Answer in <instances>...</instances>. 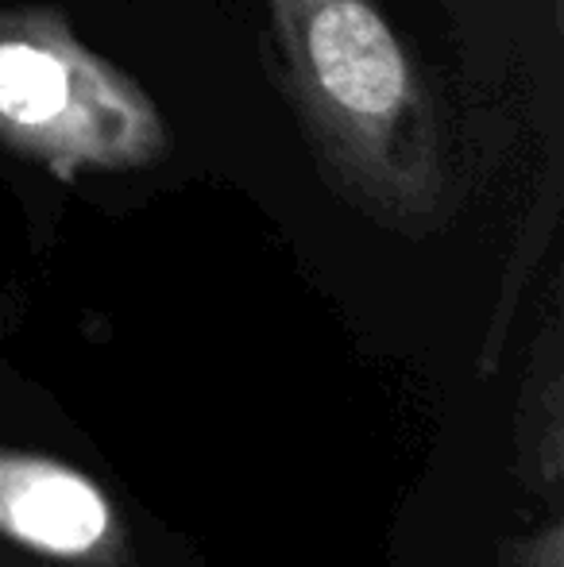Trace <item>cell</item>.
<instances>
[{"label": "cell", "instance_id": "cell-1", "mask_svg": "<svg viewBox=\"0 0 564 567\" xmlns=\"http://www.w3.org/2000/svg\"><path fill=\"white\" fill-rule=\"evenodd\" d=\"M283 90L332 186L371 220L437 228L457 205L449 135L379 0H267Z\"/></svg>", "mask_w": 564, "mask_h": 567}, {"label": "cell", "instance_id": "cell-2", "mask_svg": "<svg viewBox=\"0 0 564 567\" xmlns=\"http://www.w3.org/2000/svg\"><path fill=\"white\" fill-rule=\"evenodd\" d=\"M0 143L62 178L155 166L171 127L155 101L47 8L0 4Z\"/></svg>", "mask_w": 564, "mask_h": 567}, {"label": "cell", "instance_id": "cell-3", "mask_svg": "<svg viewBox=\"0 0 564 567\" xmlns=\"http://www.w3.org/2000/svg\"><path fill=\"white\" fill-rule=\"evenodd\" d=\"M0 533L74 560H109L116 525L90 478L35 455L0 452Z\"/></svg>", "mask_w": 564, "mask_h": 567}]
</instances>
